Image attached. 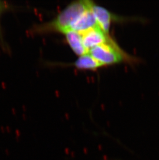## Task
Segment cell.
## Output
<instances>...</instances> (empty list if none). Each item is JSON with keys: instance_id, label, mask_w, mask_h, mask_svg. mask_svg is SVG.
<instances>
[{"instance_id": "6da1fadb", "label": "cell", "mask_w": 159, "mask_h": 160, "mask_svg": "<svg viewBox=\"0 0 159 160\" xmlns=\"http://www.w3.org/2000/svg\"><path fill=\"white\" fill-rule=\"evenodd\" d=\"M93 2L83 0L74 2L68 5L53 19L35 27L34 31L39 33L59 32L64 34L70 31L72 24L87 9L90 8Z\"/></svg>"}, {"instance_id": "7a4b0ae2", "label": "cell", "mask_w": 159, "mask_h": 160, "mask_svg": "<svg viewBox=\"0 0 159 160\" xmlns=\"http://www.w3.org/2000/svg\"><path fill=\"white\" fill-rule=\"evenodd\" d=\"M89 53L103 66L122 62L137 64L142 62L141 59L123 50L111 38L107 42L91 49Z\"/></svg>"}, {"instance_id": "3957f363", "label": "cell", "mask_w": 159, "mask_h": 160, "mask_svg": "<svg viewBox=\"0 0 159 160\" xmlns=\"http://www.w3.org/2000/svg\"><path fill=\"white\" fill-rule=\"evenodd\" d=\"M79 33L82 37L84 47L88 52L94 47L107 42L111 38L99 26Z\"/></svg>"}, {"instance_id": "277c9868", "label": "cell", "mask_w": 159, "mask_h": 160, "mask_svg": "<svg viewBox=\"0 0 159 160\" xmlns=\"http://www.w3.org/2000/svg\"><path fill=\"white\" fill-rule=\"evenodd\" d=\"M91 8L83 12L76 20V21L72 24L70 31L81 33L98 26Z\"/></svg>"}, {"instance_id": "5b68a950", "label": "cell", "mask_w": 159, "mask_h": 160, "mask_svg": "<svg viewBox=\"0 0 159 160\" xmlns=\"http://www.w3.org/2000/svg\"><path fill=\"white\" fill-rule=\"evenodd\" d=\"M91 9L95 16L98 26L104 32L108 34L112 21L116 17H114L107 9L97 5L94 3Z\"/></svg>"}, {"instance_id": "8992f818", "label": "cell", "mask_w": 159, "mask_h": 160, "mask_svg": "<svg viewBox=\"0 0 159 160\" xmlns=\"http://www.w3.org/2000/svg\"><path fill=\"white\" fill-rule=\"evenodd\" d=\"M64 34L71 48L75 54L81 56L89 52L84 47L82 37L79 33L74 31H69Z\"/></svg>"}, {"instance_id": "52a82bcc", "label": "cell", "mask_w": 159, "mask_h": 160, "mask_svg": "<svg viewBox=\"0 0 159 160\" xmlns=\"http://www.w3.org/2000/svg\"><path fill=\"white\" fill-rule=\"evenodd\" d=\"M72 65L80 70H96L103 67V65L96 60L89 52L80 56Z\"/></svg>"}, {"instance_id": "ba28073f", "label": "cell", "mask_w": 159, "mask_h": 160, "mask_svg": "<svg viewBox=\"0 0 159 160\" xmlns=\"http://www.w3.org/2000/svg\"><path fill=\"white\" fill-rule=\"evenodd\" d=\"M9 8V4L6 3V2L0 1V37L2 36V28L1 24V19L3 13L7 11Z\"/></svg>"}]
</instances>
